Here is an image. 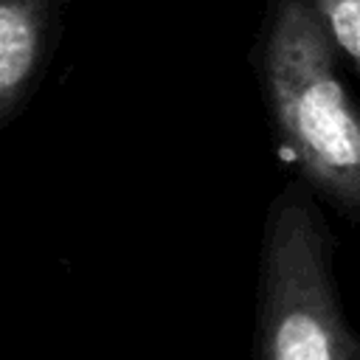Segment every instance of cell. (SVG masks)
<instances>
[{
  "mask_svg": "<svg viewBox=\"0 0 360 360\" xmlns=\"http://www.w3.org/2000/svg\"><path fill=\"white\" fill-rule=\"evenodd\" d=\"M256 73L298 177L346 222L360 225V107L312 0H270Z\"/></svg>",
  "mask_w": 360,
  "mask_h": 360,
  "instance_id": "obj_1",
  "label": "cell"
},
{
  "mask_svg": "<svg viewBox=\"0 0 360 360\" xmlns=\"http://www.w3.org/2000/svg\"><path fill=\"white\" fill-rule=\"evenodd\" d=\"M335 48L360 76V0H312Z\"/></svg>",
  "mask_w": 360,
  "mask_h": 360,
  "instance_id": "obj_4",
  "label": "cell"
},
{
  "mask_svg": "<svg viewBox=\"0 0 360 360\" xmlns=\"http://www.w3.org/2000/svg\"><path fill=\"white\" fill-rule=\"evenodd\" d=\"M70 0H0V132L42 87L65 37Z\"/></svg>",
  "mask_w": 360,
  "mask_h": 360,
  "instance_id": "obj_3",
  "label": "cell"
},
{
  "mask_svg": "<svg viewBox=\"0 0 360 360\" xmlns=\"http://www.w3.org/2000/svg\"><path fill=\"white\" fill-rule=\"evenodd\" d=\"M335 248L309 183H284L262 231L253 360H360V332L338 298Z\"/></svg>",
  "mask_w": 360,
  "mask_h": 360,
  "instance_id": "obj_2",
  "label": "cell"
}]
</instances>
